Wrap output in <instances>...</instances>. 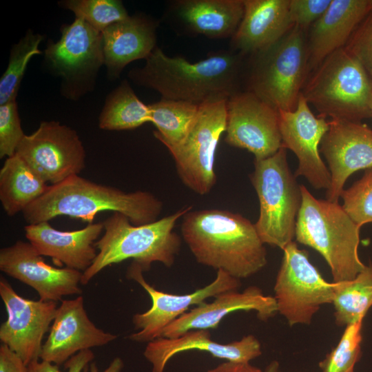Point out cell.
Here are the masks:
<instances>
[{"mask_svg": "<svg viewBox=\"0 0 372 372\" xmlns=\"http://www.w3.org/2000/svg\"><path fill=\"white\" fill-rule=\"evenodd\" d=\"M0 270L33 288L42 301L56 302L63 296L82 292L83 272L48 265L29 242L17 240L1 248Z\"/></svg>", "mask_w": 372, "mask_h": 372, "instance_id": "17", "label": "cell"}, {"mask_svg": "<svg viewBox=\"0 0 372 372\" xmlns=\"http://www.w3.org/2000/svg\"><path fill=\"white\" fill-rule=\"evenodd\" d=\"M263 372H280L279 362L276 360L271 361L268 364Z\"/></svg>", "mask_w": 372, "mask_h": 372, "instance_id": "42", "label": "cell"}, {"mask_svg": "<svg viewBox=\"0 0 372 372\" xmlns=\"http://www.w3.org/2000/svg\"><path fill=\"white\" fill-rule=\"evenodd\" d=\"M251 181L258 195L260 215L255 223L264 244L281 249L293 241L302 203L300 185L287 163L286 148L254 160Z\"/></svg>", "mask_w": 372, "mask_h": 372, "instance_id": "8", "label": "cell"}, {"mask_svg": "<svg viewBox=\"0 0 372 372\" xmlns=\"http://www.w3.org/2000/svg\"><path fill=\"white\" fill-rule=\"evenodd\" d=\"M238 311H254L262 321L278 313L274 297L265 295L256 286H249L241 292L231 290L221 293L212 302L196 306L169 324L162 337L174 338L190 330L217 329L225 317Z\"/></svg>", "mask_w": 372, "mask_h": 372, "instance_id": "20", "label": "cell"}, {"mask_svg": "<svg viewBox=\"0 0 372 372\" xmlns=\"http://www.w3.org/2000/svg\"><path fill=\"white\" fill-rule=\"evenodd\" d=\"M189 350L205 351L214 358L240 363H250L262 354L260 342L253 335L223 344L213 340L209 330L196 329L176 338L161 337L151 341L147 343L143 355L152 365V372H164L173 356Z\"/></svg>", "mask_w": 372, "mask_h": 372, "instance_id": "21", "label": "cell"}, {"mask_svg": "<svg viewBox=\"0 0 372 372\" xmlns=\"http://www.w3.org/2000/svg\"><path fill=\"white\" fill-rule=\"evenodd\" d=\"M200 105L161 99L149 105L151 122L156 127L154 136L165 147L179 143L191 127Z\"/></svg>", "mask_w": 372, "mask_h": 372, "instance_id": "30", "label": "cell"}, {"mask_svg": "<svg viewBox=\"0 0 372 372\" xmlns=\"http://www.w3.org/2000/svg\"><path fill=\"white\" fill-rule=\"evenodd\" d=\"M351 372H354V371H351Z\"/></svg>", "mask_w": 372, "mask_h": 372, "instance_id": "45", "label": "cell"}, {"mask_svg": "<svg viewBox=\"0 0 372 372\" xmlns=\"http://www.w3.org/2000/svg\"><path fill=\"white\" fill-rule=\"evenodd\" d=\"M242 19L231 38V50L249 56L271 45L293 26L290 0H243Z\"/></svg>", "mask_w": 372, "mask_h": 372, "instance_id": "24", "label": "cell"}, {"mask_svg": "<svg viewBox=\"0 0 372 372\" xmlns=\"http://www.w3.org/2000/svg\"><path fill=\"white\" fill-rule=\"evenodd\" d=\"M282 145L298 160L295 176H303L315 189L329 188L331 174L320 156L319 145L329 128L325 118L315 116L300 94L293 111L279 110Z\"/></svg>", "mask_w": 372, "mask_h": 372, "instance_id": "16", "label": "cell"}, {"mask_svg": "<svg viewBox=\"0 0 372 372\" xmlns=\"http://www.w3.org/2000/svg\"><path fill=\"white\" fill-rule=\"evenodd\" d=\"M205 372H263L260 368L250 363L226 361Z\"/></svg>", "mask_w": 372, "mask_h": 372, "instance_id": "40", "label": "cell"}, {"mask_svg": "<svg viewBox=\"0 0 372 372\" xmlns=\"http://www.w3.org/2000/svg\"><path fill=\"white\" fill-rule=\"evenodd\" d=\"M16 154L51 185L79 175L85 167V150L77 132L54 121H43L25 135Z\"/></svg>", "mask_w": 372, "mask_h": 372, "instance_id": "12", "label": "cell"}, {"mask_svg": "<svg viewBox=\"0 0 372 372\" xmlns=\"http://www.w3.org/2000/svg\"><path fill=\"white\" fill-rule=\"evenodd\" d=\"M43 37L29 30L10 51L6 70L0 79V105L16 101V97L31 58L41 54L39 49Z\"/></svg>", "mask_w": 372, "mask_h": 372, "instance_id": "31", "label": "cell"}, {"mask_svg": "<svg viewBox=\"0 0 372 372\" xmlns=\"http://www.w3.org/2000/svg\"><path fill=\"white\" fill-rule=\"evenodd\" d=\"M371 11H372V0H371Z\"/></svg>", "mask_w": 372, "mask_h": 372, "instance_id": "44", "label": "cell"}, {"mask_svg": "<svg viewBox=\"0 0 372 372\" xmlns=\"http://www.w3.org/2000/svg\"><path fill=\"white\" fill-rule=\"evenodd\" d=\"M182 237L196 261L242 279L267 265V251L255 224L227 210L189 211L183 216Z\"/></svg>", "mask_w": 372, "mask_h": 372, "instance_id": "2", "label": "cell"}, {"mask_svg": "<svg viewBox=\"0 0 372 372\" xmlns=\"http://www.w3.org/2000/svg\"><path fill=\"white\" fill-rule=\"evenodd\" d=\"M192 209L185 207L151 223L134 225L119 212H113L104 221V233L95 242L97 255L91 266L83 272L81 285H87L106 267L133 259L143 271L154 262L171 267L181 245L174 231L179 218Z\"/></svg>", "mask_w": 372, "mask_h": 372, "instance_id": "4", "label": "cell"}, {"mask_svg": "<svg viewBox=\"0 0 372 372\" xmlns=\"http://www.w3.org/2000/svg\"><path fill=\"white\" fill-rule=\"evenodd\" d=\"M151 122L149 105L141 101L127 80L107 96L99 118V127L120 131L137 128Z\"/></svg>", "mask_w": 372, "mask_h": 372, "instance_id": "28", "label": "cell"}, {"mask_svg": "<svg viewBox=\"0 0 372 372\" xmlns=\"http://www.w3.org/2000/svg\"><path fill=\"white\" fill-rule=\"evenodd\" d=\"M320 151L331 174L327 200L338 203L348 178L356 171L372 168V130L361 122L331 120Z\"/></svg>", "mask_w": 372, "mask_h": 372, "instance_id": "18", "label": "cell"}, {"mask_svg": "<svg viewBox=\"0 0 372 372\" xmlns=\"http://www.w3.org/2000/svg\"><path fill=\"white\" fill-rule=\"evenodd\" d=\"M25 134L21 125L16 101L0 105V158L10 157Z\"/></svg>", "mask_w": 372, "mask_h": 372, "instance_id": "35", "label": "cell"}, {"mask_svg": "<svg viewBox=\"0 0 372 372\" xmlns=\"http://www.w3.org/2000/svg\"><path fill=\"white\" fill-rule=\"evenodd\" d=\"M225 141L252 153L256 160L276 154L282 145L278 111L243 90L227 102Z\"/></svg>", "mask_w": 372, "mask_h": 372, "instance_id": "14", "label": "cell"}, {"mask_svg": "<svg viewBox=\"0 0 372 372\" xmlns=\"http://www.w3.org/2000/svg\"><path fill=\"white\" fill-rule=\"evenodd\" d=\"M61 33L56 42L48 43L44 58L48 68L61 78L63 94L75 100L92 89L105 65L102 32L76 18L62 25Z\"/></svg>", "mask_w": 372, "mask_h": 372, "instance_id": "10", "label": "cell"}, {"mask_svg": "<svg viewBox=\"0 0 372 372\" xmlns=\"http://www.w3.org/2000/svg\"><path fill=\"white\" fill-rule=\"evenodd\" d=\"M247 57L245 90L278 111H293L309 73L306 30L293 25L280 40Z\"/></svg>", "mask_w": 372, "mask_h": 372, "instance_id": "6", "label": "cell"}, {"mask_svg": "<svg viewBox=\"0 0 372 372\" xmlns=\"http://www.w3.org/2000/svg\"><path fill=\"white\" fill-rule=\"evenodd\" d=\"M124 366L122 359L116 357L113 359L109 366L102 372H121ZM83 372H100L95 362H90L83 371Z\"/></svg>", "mask_w": 372, "mask_h": 372, "instance_id": "41", "label": "cell"}, {"mask_svg": "<svg viewBox=\"0 0 372 372\" xmlns=\"http://www.w3.org/2000/svg\"><path fill=\"white\" fill-rule=\"evenodd\" d=\"M116 338V335L104 331L90 320L82 296L63 300L43 344L40 358L59 366L81 351L106 345Z\"/></svg>", "mask_w": 372, "mask_h": 372, "instance_id": "19", "label": "cell"}, {"mask_svg": "<svg viewBox=\"0 0 372 372\" xmlns=\"http://www.w3.org/2000/svg\"><path fill=\"white\" fill-rule=\"evenodd\" d=\"M24 231L25 238L40 255L83 272L97 255L95 242L104 231V225L103 222L92 223L81 229L63 231L45 221L27 225Z\"/></svg>", "mask_w": 372, "mask_h": 372, "instance_id": "23", "label": "cell"}, {"mask_svg": "<svg viewBox=\"0 0 372 372\" xmlns=\"http://www.w3.org/2000/svg\"><path fill=\"white\" fill-rule=\"evenodd\" d=\"M342 206L351 220L360 227L372 223V168L340 194Z\"/></svg>", "mask_w": 372, "mask_h": 372, "instance_id": "34", "label": "cell"}, {"mask_svg": "<svg viewBox=\"0 0 372 372\" xmlns=\"http://www.w3.org/2000/svg\"><path fill=\"white\" fill-rule=\"evenodd\" d=\"M59 4L101 32L130 17L123 2L118 0H65Z\"/></svg>", "mask_w": 372, "mask_h": 372, "instance_id": "32", "label": "cell"}, {"mask_svg": "<svg viewBox=\"0 0 372 372\" xmlns=\"http://www.w3.org/2000/svg\"><path fill=\"white\" fill-rule=\"evenodd\" d=\"M331 1L290 0L289 11L293 25L306 30L322 17Z\"/></svg>", "mask_w": 372, "mask_h": 372, "instance_id": "37", "label": "cell"}, {"mask_svg": "<svg viewBox=\"0 0 372 372\" xmlns=\"http://www.w3.org/2000/svg\"><path fill=\"white\" fill-rule=\"evenodd\" d=\"M141 266L132 262L127 269L129 279L138 282L149 294L151 307L145 312L133 316L132 322L137 331L128 335L136 342H149L161 338L165 329L183 315L193 305L197 306L209 298L241 285L237 279L223 270H218L216 278L209 285L187 294H173L155 289L144 278Z\"/></svg>", "mask_w": 372, "mask_h": 372, "instance_id": "13", "label": "cell"}, {"mask_svg": "<svg viewBox=\"0 0 372 372\" xmlns=\"http://www.w3.org/2000/svg\"><path fill=\"white\" fill-rule=\"evenodd\" d=\"M334 286L312 265L306 250L300 249L293 241L284 248L273 297L278 313L289 326L309 324L322 305L332 304Z\"/></svg>", "mask_w": 372, "mask_h": 372, "instance_id": "11", "label": "cell"}, {"mask_svg": "<svg viewBox=\"0 0 372 372\" xmlns=\"http://www.w3.org/2000/svg\"><path fill=\"white\" fill-rule=\"evenodd\" d=\"M247 56L231 50L214 52L197 62L169 56L156 47L141 68L128 72L135 84L158 92L161 99L197 105L229 99L243 91Z\"/></svg>", "mask_w": 372, "mask_h": 372, "instance_id": "1", "label": "cell"}, {"mask_svg": "<svg viewBox=\"0 0 372 372\" xmlns=\"http://www.w3.org/2000/svg\"><path fill=\"white\" fill-rule=\"evenodd\" d=\"M0 372H28L22 359L3 344L0 346Z\"/></svg>", "mask_w": 372, "mask_h": 372, "instance_id": "39", "label": "cell"}, {"mask_svg": "<svg viewBox=\"0 0 372 372\" xmlns=\"http://www.w3.org/2000/svg\"><path fill=\"white\" fill-rule=\"evenodd\" d=\"M163 205L151 192H125L76 175L49 185L22 214L28 225L49 221L59 216L92 223L98 214L110 211L125 215L134 225H142L157 220Z\"/></svg>", "mask_w": 372, "mask_h": 372, "instance_id": "3", "label": "cell"}, {"mask_svg": "<svg viewBox=\"0 0 372 372\" xmlns=\"http://www.w3.org/2000/svg\"><path fill=\"white\" fill-rule=\"evenodd\" d=\"M363 321L346 327L338 344L319 363L322 372H351L361 355Z\"/></svg>", "mask_w": 372, "mask_h": 372, "instance_id": "33", "label": "cell"}, {"mask_svg": "<svg viewBox=\"0 0 372 372\" xmlns=\"http://www.w3.org/2000/svg\"><path fill=\"white\" fill-rule=\"evenodd\" d=\"M335 322L348 326L363 319L372 306V265L366 266L353 280L334 282Z\"/></svg>", "mask_w": 372, "mask_h": 372, "instance_id": "29", "label": "cell"}, {"mask_svg": "<svg viewBox=\"0 0 372 372\" xmlns=\"http://www.w3.org/2000/svg\"><path fill=\"white\" fill-rule=\"evenodd\" d=\"M227 102L223 99L200 105L183 141L166 146L183 183L200 195L208 194L216 182L215 154L220 138L226 131Z\"/></svg>", "mask_w": 372, "mask_h": 372, "instance_id": "9", "label": "cell"}, {"mask_svg": "<svg viewBox=\"0 0 372 372\" xmlns=\"http://www.w3.org/2000/svg\"><path fill=\"white\" fill-rule=\"evenodd\" d=\"M369 109H370L371 116H372V94L371 96L370 101H369Z\"/></svg>", "mask_w": 372, "mask_h": 372, "instance_id": "43", "label": "cell"}, {"mask_svg": "<svg viewBox=\"0 0 372 372\" xmlns=\"http://www.w3.org/2000/svg\"><path fill=\"white\" fill-rule=\"evenodd\" d=\"M158 22L143 14L113 23L103 32L105 65L110 79L132 61L146 59L155 49Z\"/></svg>", "mask_w": 372, "mask_h": 372, "instance_id": "26", "label": "cell"}, {"mask_svg": "<svg viewBox=\"0 0 372 372\" xmlns=\"http://www.w3.org/2000/svg\"><path fill=\"white\" fill-rule=\"evenodd\" d=\"M48 187L17 154L6 158L0 169V201L9 216L23 212Z\"/></svg>", "mask_w": 372, "mask_h": 372, "instance_id": "27", "label": "cell"}, {"mask_svg": "<svg viewBox=\"0 0 372 372\" xmlns=\"http://www.w3.org/2000/svg\"><path fill=\"white\" fill-rule=\"evenodd\" d=\"M244 13L243 0H175L166 16L174 28L189 35L231 38Z\"/></svg>", "mask_w": 372, "mask_h": 372, "instance_id": "22", "label": "cell"}, {"mask_svg": "<svg viewBox=\"0 0 372 372\" xmlns=\"http://www.w3.org/2000/svg\"><path fill=\"white\" fill-rule=\"evenodd\" d=\"M371 11V0H332L326 12L311 26L307 38L309 72L333 52L344 48Z\"/></svg>", "mask_w": 372, "mask_h": 372, "instance_id": "25", "label": "cell"}, {"mask_svg": "<svg viewBox=\"0 0 372 372\" xmlns=\"http://www.w3.org/2000/svg\"><path fill=\"white\" fill-rule=\"evenodd\" d=\"M94 355L90 349L81 351L65 362L67 372H83V369L93 360ZM28 372H61L58 365L42 360H34L28 365Z\"/></svg>", "mask_w": 372, "mask_h": 372, "instance_id": "38", "label": "cell"}, {"mask_svg": "<svg viewBox=\"0 0 372 372\" xmlns=\"http://www.w3.org/2000/svg\"><path fill=\"white\" fill-rule=\"evenodd\" d=\"M0 296L8 316L0 326V340L28 366L40 358L42 340L55 318L56 302L24 298L2 276Z\"/></svg>", "mask_w": 372, "mask_h": 372, "instance_id": "15", "label": "cell"}, {"mask_svg": "<svg viewBox=\"0 0 372 372\" xmlns=\"http://www.w3.org/2000/svg\"><path fill=\"white\" fill-rule=\"evenodd\" d=\"M344 48L360 63L372 83V11L355 30Z\"/></svg>", "mask_w": 372, "mask_h": 372, "instance_id": "36", "label": "cell"}, {"mask_svg": "<svg viewBox=\"0 0 372 372\" xmlns=\"http://www.w3.org/2000/svg\"><path fill=\"white\" fill-rule=\"evenodd\" d=\"M311 72L301 94L320 113L318 116L352 122L372 117V83L344 48L329 55Z\"/></svg>", "mask_w": 372, "mask_h": 372, "instance_id": "7", "label": "cell"}, {"mask_svg": "<svg viewBox=\"0 0 372 372\" xmlns=\"http://www.w3.org/2000/svg\"><path fill=\"white\" fill-rule=\"evenodd\" d=\"M300 189L296 240L321 254L333 282L354 279L366 267L358 255L360 227L338 203L317 199L304 185Z\"/></svg>", "mask_w": 372, "mask_h": 372, "instance_id": "5", "label": "cell"}]
</instances>
